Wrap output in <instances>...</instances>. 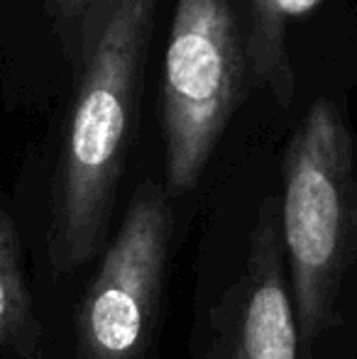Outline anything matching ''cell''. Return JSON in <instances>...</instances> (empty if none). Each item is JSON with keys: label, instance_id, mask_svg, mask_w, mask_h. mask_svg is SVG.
<instances>
[{"label": "cell", "instance_id": "cell-8", "mask_svg": "<svg viewBox=\"0 0 357 359\" xmlns=\"http://www.w3.org/2000/svg\"><path fill=\"white\" fill-rule=\"evenodd\" d=\"M54 3H57V10L64 18H72V15H76V13H83L90 0H54Z\"/></svg>", "mask_w": 357, "mask_h": 359}, {"label": "cell", "instance_id": "cell-7", "mask_svg": "<svg viewBox=\"0 0 357 359\" xmlns=\"http://www.w3.org/2000/svg\"><path fill=\"white\" fill-rule=\"evenodd\" d=\"M37 342V323L32 298L20 266V242L13 220L0 210V347L13 345L32 352Z\"/></svg>", "mask_w": 357, "mask_h": 359}, {"label": "cell", "instance_id": "cell-2", "mask_svg": "<svg viewBox=\"0 0 357 359\" xmlns=\"http://www.w3.org/2000/svg\"><path fill=\"white\" fill-rule=\"evenodd\" d=\"M279 215L299 342L311 347L333 323L345 274L357 257L353 140L325 100L311 105L289 144Z\"/></svg>", "mask_w": 357, "mask_h": 359}, {"label": "cell", "instance_id": "cell-1", "mask_svg": "<svg viewBox=\"0 0 357 359\" xmlns=\"http://www.w3.org/2000/svg\"><path fill=\"white\" fill-rule=\"evenodd\" d=\"M154 0H103L69 120L49 225L54 274L100 252L123 171Z\"/></svg>", "mask_w": 357, "mask_h": 359}, {"label": "cell", "instance_id": "cell-5", "mask_svg": "<svg viewBox=\"0 0 357 359\" xmlns=\"http://www.w3.org/2000/svg\"><path fill=\"white\" fill-rule=\"evenodd\" d=\"M299 325L286 284L281 215L267 201L250 235L245 269L220 308L210 359H296Z\"/></svg>", "mask_w": 357, "mask_h": 359}, {"label": "cell", "instance_id": "cell-4", "mask_svg": "<svg viewBox=\"0 0 357 359\" xmlns=\"http://www.w3.org/2000/svg\"><path fill=\"white\" fill-rule=\"evenodd\" d=\"M172 213L164 189L135 191L76 311L79 359H144L164 288Z\"/></svg>", "mask_w": 357, "mask_h": 359}, {"label": "cell", "instance_id": "cell-6", "mask_svg": "<svg viewBox=\"0 0 357 359\" xmlns=\"http://www.w3.org/2000/svg\"><path fill=\"white\" fill-rule=\"evenodd\" d=\"M321 0H252V32L248 57L255 81H267L281 103H289L294 81L286 64L284 27L291 18L311 13Z\"/></svg>", "mask_w": 357, "mask_h": 359}, {"label": "cell", "instance_id": "cell-3", "mask_svg": "<svg viewBox=\"0 0 357 359\" xmlns=\"http://www.w3.org/2000/svg\"><path fill=\"white\" fill-rule=\"evenodd\" d=\"M243 79V52L230 0H179L169 29L162 86L169 194L203 174Z\"/></svg>", "mask_w": 357, "mask_h": 359}]
</instances>
